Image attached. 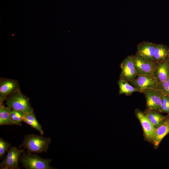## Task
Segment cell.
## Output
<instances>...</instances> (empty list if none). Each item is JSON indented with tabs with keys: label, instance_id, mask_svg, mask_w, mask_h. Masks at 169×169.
Returning <instances> with one entry per match:
<instances>
[{
	"label": "cell",
	"instance_id": "obj_1",
	"mask_svg": "<svg viewBox=\"0 0 169 169\" xmlns=\"http://www.w3.org/2000/svg\"><path fill=\"white\" fill-rule=\"evenodd\" d=\"M42 135L33 134L25 135L20 148L26 149L27 151L30 153H46L51 143V138Z\"/></svg>",
	"mask_w": 169,
	"mask_h": 169
},
{
	"label": "cell",
	"instance_id": "obj_2",
	"mask_svg": "<svg viewBox=\"0 0 169 169\" xmlns=\"http://www.w3.org/2000/svg\"><path fill=\"white\" fill-rule=\"evenodd\" d=\"M19 161L23 166L26 169H54L50 166L52 159H44L34 153H23Z\"/></svg>",
	"mask_w": 169,
	"mask_h": 169
},
{
	"label": "cell",
	"instance_id": "obj_3",
	"mask_svg": "<svg viewBox=\"0 0 169 169\" xmlns=\"http://www.w3.org/2000/svg\"><path fill=\"white\" fill-rule=\"evenodd\" d=\"M6 101L7 107L12 110L18 111L24 114L33 110L29 99L20 90L9 96Z\"/></svg>",
	"mask_w": 169,
	"mask_h": 169
},
{
	"label": "cell",
	"instance_id": "obj_4",
	"mask_svg": "<svg viewBox=\"0 0 169 169\" xmlns=\"http://www.w3.org/2000/svg\"><path fill=\"white\" fill-rule=\"evenodd\" d=\"M25 149H19L13 146L8 151L7 155L0 163L1 169H18L20 157L25 151Z\"/></svg>",
	"mask_w": 169,
	"mask_h": 169
},
{
	"label": "cell",
	"instance_id": "obj_5",
	"mask_svg": "<svg viewBox=\"0 0 169 169\" xmlns=\"http://www.w3.org/2000/svg\"><path fill=\"white\" fill-rule=\"evenodd\" d=\"M20 90L18 80L5 78L0 79V105L12 94Z\"/></svg>",
	"mask_w": 169,
	"mask_h": 169
},
{
	"label": "cell",
	"instance_id": "obj_6",
	"mask_svg": "<svg viewBox=\"0 0 169 169\" xmlns=\"http://www.w3.org/2000/svg\"><path fill=\"white\" fill-rule=\"evenodd\" d=\"M142 93L146 99L147 110L159 112L164 95L162 93L156 89H148Z\"/></svg>",
	"mask_w": 169,
	"mask_h": 169
},
{
	"label": "cell",
	"instance_id": "obj_7",
	"mask_svg": "<svg viewBox=\"0 0 169 169\" xmlns=\"http://www.w3.org/2000/svg\"><path fill=\"white\" fill-rule=\"evenodd\" d=\"M132 56L138 75L153 76L156 63L149 60L136 54Z\"/></svg>",
	"mask_w": 169,
	"mask_h": 169
},
{
	"label": "cell",
	"instance_id": "obj_8",
	"mask_svg": "<svg viewBox=\"0 0 169 169\" xmlns=\"http://www.w3.org/2000/svg\"><path fill=\"white\" fill-rule=\"evenodd\" d=\"M120 68V79L131 82L138 75L132 55L127 56L123 60Z\"/></svg>",
	"mask_w": 169,
	"mask_h": 169
},
{
	"label": "cell",
	"instance_id": "obj_9",
	"mask_svg": "<svg viewBox=\"0 0 169 169\" xmlns=\"http://www.w3.org/2000/svg\"><path fill=\"white\" fill-rule=\"evenodd\" d=\"M130 83L141 93L148 89H156L158 84L153 76L146 75H137Z\"/></svg>",
	"mask_w": 169,
	"mask_h": 169
},
{
	"label": "cell",
	"instance_id": "obj_10",
	"mask_svg": "<svg viewBox=\"0 0 169 169\" xmlns=\"http://www.w3.org/2000/svg\"><path fill=\"white\" fill-rule=\"evenodd\" d=\"M136 115L142 126L146 138L149 141L153 140L156 128L146 114L140 110H135Z\"/></svg>",
	"mask_w": 169,
	"mask_h": 169
},
{
	"label": "cell",
	"instance_id": "obj_11",
	"mask_svg": "<svg viewBox=\"0 0 169 169\" xmlns=\"http://www.w3.org/2000/svg\"><path fill=\"white\" fill-rule=\"evenodd\" d=\"M153 76L158 84L165 81L169 78V65L166 59L156 64Z\"/></svg>",
	"mask_w": 169,
	"mask_h": 169
},
{
	"label": "cell",
	"instance_id": "obj_12",
	"mask_svg": "<svg viewBox=\"0 0 169 169\" xmlns=\"http://www.w3.org/2000/svg\"><path fill=\"white\" fill-rule=\"evenodd\" d=\"M155 51V44L148 41H143L137 46L136 54L143 57L147 60L154 61Z\"/></svg>",
	"mask_w": 169,
	"mask_h": 169
},
{
	"label": "cell",
	"instance_id": "obj_13",
	"mask_svg": "<svg viewBox=\"0 0 169 169\" xmlns=\"http://www.w3.org/2000/svg\"><path fill=\"white\" fill-rule=\"evenodd\" d=\"M169 133V119L167 118L156 128L153 141L155 147H157L163 139Z\"/></svg>",
	"mask_w": 169,
	"mask_h": 169
},
{
	"label": "cell",
	"instance_id": "obj_14",
	"mask_svg": "<svg viewBox=\"0 0 169 169\" xmlns=\"http://www.w3.org/2000/svg\"><path fill=\"white\" fill-rule=\"evenodd\" d=\"M154 61L158 63L166 59L169 53V47L162 44H155Z\"/></svg>",
	"mask_w": 169,
	"mask_h": 169
},
{
	"label": "cell",
	"instance_id": "obj_15",
	"mask_svg": "<svg viewBox=\"0 0 169 169\" xmlns=\"http://www.w3.org/2000/svg\"><path fill=\"white\" fill-rule=\"evenodd\" d=\"M23 121L28 124L33 128L38 131L41 135H43L44 134V132L42 126L38 121L33 110L25 114Z\"/></svg>",
	"mask_w": 169,
	"mask_h": 169
},
{
	"label": "cell",
	"instance_id": "obj_16",
	"mask_svg": "<svg viewBox=\"0 0 169 169\" xmlns=\"http://www.w3.org/2000/svg\"><path fill=\"white\" fill-rule=\"evenodd\" d=\"M11 110L3 104L0 105V125H15L11 119Z\"/></svg>",
	"mask_w": 169,
	"mask_h": 169
},
{
	"label": "cell",
	"instance_id": "obj_17",
	"mask_svg": "<svg viewBox=\"0 0 169 169\" xmlns=\"http://www.w3.org/2000/svg\"><path fill=\"white\" fill-rule=\"evenodd\" d=\"M153 110H147L146 114L149 119L156 128L159 126L167 118L158 112Z\"/></svg>",
	"mask_w": 169,
	"mask_h": 169
},
{
	"label": "cell",
	"instance_id": "obj_18",
	"mask_svg": "<svg viewBox=\"0 0 169 169\" xmlns=\"http://www.w3.org/2000/svg\"><path fill=\"white\" fill-rule=\"evenodd\" d=\"M119 86L120 95L124 94L126 95H131L132 93L135 92H139V90L134 87L126 81L120 79L117 81Z\"/></svg>",
	"mask_w": 169,
	"mask_h": 169
},
{
	"label": "cell",
	"instance_id": "obj_19",
	"mask_svg": "<svg viewBox=\"0 0 169 169\" xmlns=\"http://www.w3.org/2000/svg\"><path fill=\"white\" fill-rule=\"evenodd\" d=\"M25 114L18 111L11 110L10 118L12 121L15 125H22L21 122Z\"/></svg>",
	"mask_w": 169,
	"mask_h": 169
},
{
	"label": "cell",
	"instance_id": "obj_20",
	"mask_svg": "<svg viewBox=\"0 0 169 169\" xmlns=\"http://www.w3.org/2000/svg\"><path fill=\"white\" fill-rule=\"evenodd\" d=\"M156 89L160 90L164 95L169 96V78L158 83Z\"/></svg>",
	"mask_w": 169,
	"mask_h": 169
},
{
	"label": "cell",
	"instance_id": "obj_21",
	"mask_svg": "<svg viewBox=\"0 0 169 169\" xmlns=\"http://www.w3.org/2000/svg\"><path fill=\"white\" fill-rule=\"evenodd\" d=\"M11 144L3 138H0V159H2L6 153L11 147Z\"/></svg>",
	"mask_w": 169,
	"mask_h": 169
},
{
	"label": "cell",
	"instance_id": "obj_22",
	"mask_svg": "<svg viewBox=\"0 0 169 169\" xmlns=\"http://www.w3.org/2000/svg\"><path fill=\"white\" fill-rule=\"evenodd\" d=\"M159 112L169 114V96L163 95Z\"/></svg>",
	"mask_w": 169,
	"mask_h": 169
},
{
	"label": "cell",
	"instance_id": "obj_23",
	"mask_svg": "<svg viewBox=\"0 0 169 169\" xmlns=\"http://www.w3.org/2000/svg\"><path fill=\"white\" fill-rule=\"evenodd\" d=\"M167 62L169 65V53L166 58Z\"/></svg>",
	"mask_w": 169,
	"mask_h": 169
}]
</instances>
